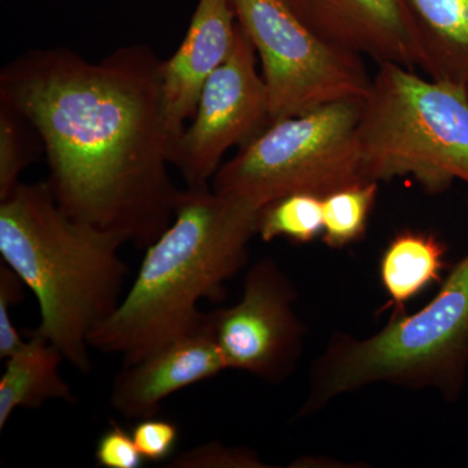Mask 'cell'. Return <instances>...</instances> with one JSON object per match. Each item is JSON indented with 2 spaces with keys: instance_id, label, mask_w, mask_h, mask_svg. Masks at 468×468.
Returning a JSON list of instances; mask_svg holds the SVG:
<instances>
[{
  "instance_id": "cell-1",
  "label": "cell",
  "mask_w": 468,
  "mask_h": 468,
  "mask_svg": "<svg viewBox=\"0 0 468 468\" xmlns=\"http://www.w3.org/2000/svg\"><path fill=\"white\" fill-rule=\"evenodd\" d=\"M160 67L153 48L137 43L100 61L34 48L0 72V103L41 141L60 208L138 249L167 229L183 192L169 175Z\"/></svg>"
},
{
  "instance_id": "cell-2",
  "label": "cell",
  "mask_w": 468,
  "mask_h": 468,
  "mask_svg": "<svg viewBox=\"0 0 468 468\" xmlns=\"http://www.w3.org/2000/svg\"><path fill=\"white\" fill-rule=\"evenodd\" d=\"M260 215L211 186L183 190L174 220L144 249L131 289L89 335L91 349L131 366L201 325L199 302L218 300L245 266Z\"/></svg>"
},
{
  "instance_id": "cell-3",
  "label": "cell",
  "mask_w": 468,
  "mask_h": 468,
  "mask_svg": "<svg viewBox=\"0 0 468 468\" xmlns=\"http://www.w3.org/2000/svg\"><path fill=\"white\" fill-rule=\"evenodd\" d=\"M126 245L55 201L48 181L18 185L0 201V257L36 295L41 323L29 334L54 345L77 371H91L89 335L124 297Z\"/></svg>"
},
{
  "instance_id": "cell-4",
  "label": "cell",
  "mask_w": 468,
  "mask_h": 468,
  "mask_svg": "<svg viewBox=\"0 0 468 468\" xmlns=\"http://www.w3.org/2000/svg\"><path fill=\"white\" fill-rule=\"evenodd\" d=\"M468 371V252L423 309L392 316L378 334L335 335L313 363L309 392L295 419L369 385L433 388L446 401L463 392Z\"/></svg>"
},
{
  "instance_id": "cell-5",
  "label": "cell",
  "mask_w": 468,
  "mask_h": 468,
  "mask_svg": "<svg viewBox=\"0 0 468 468\" xmlns=\"http://www.w3.org/2000/svg\"><path fill=\"white\" fill-rule=\"evenodd\" d=\"M356 140L366 181L412 177L426 192L468 187L466 86L378 64L362 101Z\"/></svg>"
},
{
  "instance_id": "cell-6",
  "label": "cell",
  "mask_w": 468,
  "mask_h": 468,
  "mask_svg": "<svg viewBox=\"0 0 468 468\" xmlns=\"http://www.w3.org/2000/svg\"><path fill=\"white\" fill-rule=\"evenodd\" d=\"M362 101H335L272 122L223 163L212 189L261 211L289 194L323 198L366 181L356 140Z\"/></svg>"
},
{
  "instance_id": "cell-7",
  "label": "cell",
  "mask_w": 468,
  "mask_h": 468,
  "mask_svg": "<svg viewBox=\"0 0 468 468\" xmlns=\"http://www.w3.org/2000/svg\"><path fill=\"white\" fill-rule=\"evenodd\" d=\"M237 21L261 60L270 125L335 101L365 100L363 57L329 41L292 0H232Z\"/></svg>"
},
{
  "instance_id": "cell-8",
  "label": "cell",
  "mask_w": 468,
  "mask_h": 468,
  "mask_svg": "<svg viewBox=\"0 0 468 468\" xmlns=\"http://www.w3.org/2000/svg\"><path fill=\"white\" fill-rule=\"evenodd\" d=\"M258 55L239 27L229 57L203 89L193 122L172 144L169 160L186 187H208L234 146L257 137L270 125Z\"/></svg>"
},
{
  "instance_id": "cell-9",
  "label": "cell",
  "mask_w": 468,
  "mask_h": 468,
  "mask_svg": "<svg viewBox=\"0 0 468 468\" xmlns=\"http://www.w3.org/2000/svg\"><path fill=\"white\" fill-rule=\"evenodd\" d=\"M295 300L294 285L275 261L266 258L248 271L241 300L209 313L227 369L272 384L291 377L306 332L295 313Z\"/></svg>"
},
{
  "instance_id": "cell-10",
  "label": "cell",
  "mask_w": 468,
  "mask_h": 468,
  "mask_svg": "<svg viewBox=\"0 0 468 468\" xmlns=\"http://www.w3.org/2000/svg\"><path fill=\"white\" fill-rule=\"evenodd\" d=\"M329 41L378 64L421 68L423 52L409 0H292Z\"/></svg>"
},
{
  "instance_id": "cell-11",
  "label": "cell",
  "mask_w": 468,
  "mask_h": 468,
  "mask_svg": "<svg viewBox=\"0 0 468 468\" xmlns=\"http://www.w3.org/2000/svg\"><path fill=\"white\" fill-rule=\"evenodd\" d=\"M226 369L208 313L205 322L189 334L165 345L141 362L124 366L113 380L110 403L126 419L155 417L169 396Z\"/></svg>"
},
{
  "instance_id": "cell-12",
  "label": "cell",
  "mask_w": 468,
  "mask_h": 468,
  "mask_svg": "<svg viewBox=\"0 0 468 468\" xmlns=\"http://www.w3.org/2000/svg\"><path fill=\"white\" fill-rule=\"evenodd\" d=\"M237 30L232 0H199L180 48L162 60L163 111L172 144L193 119L209 77L229 57Z\"/></svg>"
},
{
  "instance_id": "cell-13",
  "label": "cell",
  "mask_w": 468,
  "mask_h": 468,
  "mask_svg": "<svg viewBox=\"0 0 468 468\" xmlns=\"http://www.w3.org/2000/svg\"><path fill=\"white\" fill-rule=\"evenodd\" d=\"M446 252L445 242L435 233L403 229L394 234L378 264V276L387 294L381 311L401 315L410 301L428 286L441 282Z\"/></svg>"
},
{
  "instance_id": "cell-14",
  "label": "cell",
  "mask_w": 468,
  "mask_h": 468,
  "mask_svg": "<svg viewBox=\"0 0 468 468\" xmlns=\"http://www.w3.org/2000/svg\"><path fill=\"white\" fill-rule=\"evenodd\" d=\"M63 362L54 345L32 334L23 349L5 359L0 378V431L18 409H39L52 399L75 402L72 388L60 374Z\"/></svg>"
},
{
  "instance_id": "cell-15",
  "label": "cell",
  "mask_w": 468,
  "mask_h": 468,
  "mask_svg": "<svg viewBox=\"0 0 468 468\" xmlns=\"http://www.w3.org/2000/svg\"><path fill=\"white\" fill-rule=\"evenodd\" d=\"M431 79L468 86V0H409Z\"/></svg>"
},
{
  "instance_id": "cell-16",
  "label": "cell",
  "mask_w": 468,
  "mask_h": 468,
  "mask_svg": "<svg viewBox=\"0 0 468 468\" xmlns=\"http://www.w3.org/2000/svg\"><path fill=\"white\" fill-rule=\"evenodd\" d=\"M377 181H360L323 197V242L343 249L359 242L377 203Z\"/></svg>"
},
{
  "instance_id": "cell-17",
  "label": "cell",
  "mask_w": 468,
  "mask_h": 468,
  "mask_svg": "<svg viewBox=\"0 0 468 468\" xmlns=\"http://www.w3.org/2000/svg\"><path fill=\"white\" fill-rule=\"evenodd\" d=\"M323 233V198L310 193L282 197L261 211L257 234L263 242L284 239L292 243L315 241Z\"/></svg>"
},
{
  "instance_id": "cell-18",
  "label": "cell",
  "mask_w": 468,
  "mask_h": 468,
  "mask_svg": "<svg viewBox=\"0 0 468 468\" xmlns=\"http://www.w3.org/2000/svg\"><path fill=\"white\" fill-rule=\"evenodd\" d=\"M29 122L7 104L0 103V201L20 185V176L36 158L27 132Z\"/></svg>"
},
{
  "instance_id": "cell-19",
  "label": "cell",
  "mask_w": 468,
  "mask_h": 468,
  "mask_svg": "<svg viewBox=\"0 0 468 468\" xmlns=\"http://www.w3.org/2000/svg\"><path fill=\"white\" fill-rule=\"evenodd\" d=\"M172 468H266L260 455L241 446L206 442L181 452L169 462Z\"/></svg>"
},
{
  "instance_id": "cell-20",
  "label": "cell",
  "mask_w": 468,
  "mask_h": 468,
  "mask_svg": "<svg viewBox=\"0 0 468 468\" xmlns=\"http://www.w3.org/2000/svg\"><path fill=\"white\" fill-rule=\"evenodd\" d=\"M27 285L20 276L8 267L0 264V358L7 359L23 349L27 341L21 338L16 325L11 319V307L24 300Z\"/></svg>"
},
{
  "instance_id": "cell-21",
  "label": "cell",
  "mask_w": 468,
  "mask_h": 468,
  "mask_svg": "<svg viewBox=\"0 0 468 468\" xmlns=\"http://www.w3.org/2000/svg\"><path fill=\"white\" fill-rule=\"evenodd\" d=\"M132 436L144 461L162 463L174 454L178 441V427L168 419H140L132 428Z\"/></svg>"
},
{
  "instance_id": "cell-22",
  "label": "cell",
  "mask_w": 468,
  "mask_h": 468,
  "mask_svg": "<svg viewBox=\"0 0 468 468\" xmlns=\"http://www.w3.org/2000/svg\"><path fill=\"white\" fill-rule=\"evenodd\" d=\"M95 461L98 466L104 468H140L144 462L132 432L116 421H112L98 440Z\"/></svg>"
},
{
  "instance_id": "cell-23",
  "label": "cell",
  "mask_w": 468,
  "mask_h": 468,
  "mask_svg": "<svg viewBox=\"0 0 468 468\" xmlns=\"http://www.w3.org/2000/svg\"><path fill=\"white\" fill-rule=\"evenodd\" d=\"M467 90H468V86H467Z\"/></svg>"
}]
</instances>
